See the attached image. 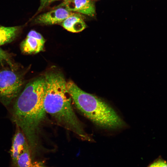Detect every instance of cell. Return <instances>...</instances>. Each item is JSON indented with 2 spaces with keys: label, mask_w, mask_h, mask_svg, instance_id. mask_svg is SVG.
Wrapping results in <instances>:
<instances>
[{
  "label": "cell",
  "mask_w": 167,
  "mask_h": 167,
  "mask_svg": "<svg viewBox=\"0 0 167 167\" xmlns=\"http://www.w3.org/2000/svg\"><path fill=\"white\" fill-rule=\"evenodd\" d=\"M61 24L65 29L72 32H80L86 28L81 15L78 13L69 16L61 23Z\"/></svg>",
  "instance_id": "cell-9"
},
{
  "label": "cell",
  "mask_w": 167,
  "mask_h": 167,
  "mask_svg": "<svg viewBox=\"0 0 167 167\" xmlns=\"http://www.w3.org/2000/svg\"><path fill=\"white\" fill-rule=\"evenodd\" d=\"M24 83L22 75L14 70H0V101L9 105L18 96Z\"/></svg>",
  "instance_id": "cell-4"
},
{
  "label": "cell",
  "mask_w": 167,
  "mask_h": 167,
  "mask_svg": "<svg viewBox=\"0 0 167 167\" xmlns=\"http://www.w3.org/2000/svg\"><path fill=\"white\" fill-rule=\"evenodd\" d=\"M28 145L22 131L20 130L17 131L13 137L10 150L12 161L15 165L18 158Z\"/></svg>",
  "instance_id": "cell-8"
},
{
  "label": "cell",
  "mask_w": 167,
  "mask_h": 167,
  "mask_svg": "<svg viewBox=\"0 0 167 167\" xmlns=\"http://www.w3.org/2000/svg\"><path fill=\"white\" fill-rule=\"evenodd\" d=\"M21 28L20 26H0V46L13 41L19 34Z\"/></svg>",
  "instance_id": "cell-11"
},
{
  "label": "cell",
  "mask_w": 167,
  "mask_h": 167,
  "mask_svg": "<svg viewBox=\"0 0 167 167\" xmlns=\"http://www.w3.org/2000/svg\"><path fill=\"white\" fill-rule=\"evenodd\" d=\"M45 40L39 33L31 30L20 45L21 52L26 54H37L44 49Z\"/></svg>",
  "instance_id": "cell-6"
},
{
  "label": "cell",
  "mask_w": 167,
  "mask_h": 167,
  "mask_svg": "<svg viewBox=\"0 0 167 167\" xmlns=\"http://www.w3.org/2000/svg\"></svg>",
  "instance_id": "cell-15"
},
{
  "label": "cell",
  "mask_w": 167,
  "mask_h": 167,
  "mask_svg": "<svg viewBox=\"0 0 167 167\" xmlns=\"http://www.w3.org/2000/svg\"><path fill=\"white\" fill-rule=\"evenodd\" d=\"M45 86L44 76L29 82L17 96L13 108L14 121L33 148L37 146L41 126L46 117L44 105Z\"/></svg>",
  "instance_id": "cell-1"
},
{
  "label": "cell",
  "mask_w": 167,
  "mask_h": 167,
  "mask_svg": "<svg viewBox=\"0 0 167 167\" xmlns=\"http://www.w3.org/2000/svg\"><path fill=\"white\" fill-rule=\"evenodd\" d=\"M56 0H40V5L38 11L41 10L50 3Z\"/></svg>",
  "instance_id": "cell-14"
},
{
  "label": "cell",
  "mask_w": 167,
  "mask_h": 167,
  "mask_svg": "<svg viewBox=\"0 0 167 167\" xmlns=\"http://www.w3.org/2000/svg\"><path fill=\"white\" fill-rule=\"evenodd\" d=\"M5 62L12 69L14 70L15 64L12 61L11 57L7 52L0 48V62Z\"/></svg>",
  "instance_id": "cell-12"
},
{
  "label": "cell",
  "mask_w": 167,
  "mask_h": 167,
  "mask_svg": "<svg viewBox=\"0 0 167 167\" xmlns=\"http://www.w3.org/2000/svg\"><path fill=\"white\" fill-rule=\"evenodd\" d=\"M148 167H167V162L161 159H158Z\"/></svg>",
  "instance_id": "cell-13"
},
{
  "label": "cell",
  "mask_w": 167,
  "mask_h": 167,
  "mask_svg": "<svg viewBox=\"0 0 167 167\" xmlns=\"http://www.w3.org/2000/svg\"><path fill=\"white\" fill-rule=\"evenodd\" d=\"M64 7L58 6L56 9L37 16L35 23L44 25H53L61 23L69 16L77 14Z\"/></svg>",
  "instance_id": "cell-5"
},
{
  "label": "cell",
  "mask_w": 167,
  "mask_h": 167,
  "mask_svg": "<svg viewBox=\"0 0 167 167\" xmlns=\"http://www.w3.org/2000/svg\"><path fill=\"white\" fill-rule=\"evenodd\" d=\"M58 6L91 17H94L96 15L95 5L91 0H65Z\"/></svg>",
  "instance_id": "cell-7"
},
{
  "label": "cell",
  "mask_w": 167,
  "mask_h": 167,
  "mask_svg": "<svg viewBox=\"0 0 167 167\" xmlns=\"http://www.w3.org/2000/svg\"><path fill=\"white\" fill-rule=\"evenodd\" d=\"M44 77V105L46 113L60 125L75 134L82 139L92 141L73 109L63 75L59 72L51 71Z\"/></svg>",
  "instance_id": "cell-2"
},
{
  "label": "cell",
  "mask_w": 167,
  "mask_h": 167,
  "mask_svg": "<svg viewBox=\"0 0 167 167\" xmlns=\"http://www.w3.org/2000/svg\"><path fill=\"white\" fill-rule=\"evenodd\" d=\"M15 165L17 167H52L47 166L41 162L32 161L29 145L18 158Z\"/></svg>",
  "instance_id": "cell-10"
},
{
  "label": "cell",
  "mask_w": 167,
  "mask_h": 167,
  "mask_svg": "<svg viewBox=\"0 0 167 167\" xmlns=\"http://www.w3.org/2000/svg\"><path fill=\"white\" fill-rule=\"evenodd\" d=\"M66 87L76 108L96 126L104 129L113 130L125 125L113 109L102 100L83 91L72 81L66 82Z\"/></svg>",
  "instance_id": "cell-3"
}]
</instances>
